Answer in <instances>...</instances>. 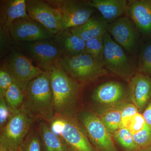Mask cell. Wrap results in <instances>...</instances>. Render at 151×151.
<instances>
[{"label":"cell","mask_w":151,"mask_h":151,"mask_svg":"<svg viewBox=\"0 0 151 151\" xmlns=\"http://www.w3.org/2000/svg\"><path fill=\"white\" fill-rule=\"evenodd\" d=\"M20 109L34 120L50 122L55 118L49 72L45 71L28 84Z\"/></svg>","instance_id":"obj_1"},{"label":"cell","mask_w":151,"mask_h":151,"mask_svg":"<svg viewBox=\"0 0 151 151\" xmlns=\"http://www.w3.org/2000/svg\"><path fill=\"white\" fill-rule=\"evenodd\" d=\"M49 72L55 116L76 117L81 84L69 76L59 65Z\"/></svg>","instance_id":"obj_2"},{"label":"cell","mask_w":151,"mask_h":151,"mask_svg":"<svg viewBox=\"0 0 151 151\" xmlns=\"http://www.w3.org/2000/svg\"><path fill=\"white\" fill-rule=\"evenodd\" d=\"M103 63L107 70L127 81L138 72L137 68L127 51L106 32L103 36Z\"/></svg>","instance_id":"obj_3"},{"label":"cell","mask_w":151,"mask_h":151,"mask_svg":"<svg viewBox=\"0 0 151 151\" xmlns=\"http://www.w3.org/2000/svg\"><path fill=\"white\" fill-rule=\"evenodd\" d=\"M59 65L71 78L84 83L108 74L103 63L86 53L73 57L63 56Z\"/></svg>","instance_id":"obj_4"},{"label":"cell","mask_w":151,"mask_h":151,"mask_svg":"<svg viewBox=\"0 0 151 151\" xmlns=\"http://www.w3.org/2000/svg\"><path fill=\"white\" fill-rule=\"evenodd\" d=\"M34 120L20 109L11 114L6 124L1 129L0 146L8 151H19Z\"/></svg>","instance_id":"obj_5"},{"label":"cell","mask_w":151,"mask_h":151,"mask_svg":"<svg viewBox=\"0 0 151 151\" xmlns=\"http://www.w3.org/2000/svg\"><path fill=\"white\" fill-rule=\"evenodd\" d=\"M19 45L26 56L47 72L59 65L60 61L63 56L58 47L51 40L20 42Z\"/></svg>","instance_id":"obj_6"},{"label":"cell","mask_w":151,"mask_h":151,"mask_svg":"<svg viewBox=\"0 0 151 151\" xmlns=\"http://www.w3.org/2000/svg\"><path fill=\"white\" fill-rule=\"evenodd\" d=\"M78 119L96 150L119 151L114 143L113 134L97 114L83 111L78 114Z\"/></svg>","instance_id":"obj_7"},{"label":"cell","mask_w":151,"mask_h":151,"mask_svg":"<svg viewBox=\"0 0 151 151\" xmlns=\"http://www.w3.org/2000/svg\"><path fill=\"white\" fill-rule=\"evenodd\" d=\"M47 1L60 11L62 17V31L83 24L95 12V9L89 5L88 1L54 0Z\"/></svg>","instance_id":"obj_8"},{"label":"cell","mask_w":151,"mask_h":151,"mask_svg":"<svg viewBox=\"0 0 151 151\" xmlns=\"http://www.w3.org/2000/svg\"><path fill=\"white\" fill-rule=\"evenodd\" d=\"M2 66L24 92L31 81L45 72L34 65L27 56L19 51L14 52L11 54Z\"/></svg>","instance_id":"obj_9"},{"label":"cell","mask_w":151,"mask_h":151,"mask_svg":"<svg viewBox=\"0 0 151 151\" xmlns=\"http://www.w3.org/2000/svg\"><path fill=\"white\" fill-rule=\"evenodd\" d=\"M29 17L55 36L62 29V17L58 9L47 1L26 0Z\"/></svg>","instance_id":"obj_10"},{"label":"cell","mask_w":151,"mask_h":151,"mask_svg":"<svg viewBox=\"0 0 151 151\" xmlns=\"http://www.w3.org/2000/svg\"><path fill=\"white\" fill-rule=\"evenodd\" d=\"M107 32L128 53L134 55L139 50V33L129 17H121L109 24Z\"/></svg>","instance_id":"obj_11"},{"label":"cell","mask_w":151,"mask_h":151,"mask_svg":"<svg viewBox=\"0 0 151 151\" xmlns=\"http://www.w3.org/2000/svg\"><path fill=\"white\" fill-rule=\"evenodd\" d=\"M9 33L14 40L22 42L53 39L55 36L37 22L30 18H20L11 24Z\"/></svg>","instance_id":"obj_12"},{"label":"cell","mask_w":151,"mask_h":151,"mask_svg":"<svg viewBox=\"0 0 151 151\" xmlns=\"http://www.w3.org/2000/svg\"><path fill=\"white\" fill-rule=\"evenodd\" d=\"M63 118L65 127L60 137L66 145L68 151H97L76 117Z\"/></svg>","instance_id":"obj_13"},{"label":"cell","mask_w":151,"mask_h":151,"mask_svg":"<svg viewBox=\"0 0 151 151\" xmlns=\"http://www.w3.org/2000/svg\"><path fill=\"white\" fill-rule=\"evenodd\" d=\"M92 97L101 108L117 105L129 98L128 86L119 81H108L94 89Z\"/></svg>","instance_id":"obj_14"},{"label":"cell","mask_w":151,"mask_h":151,"mask_svg":"<svg viewBox=\"0 0 151 151\" xmlns=\"http://www.w3.org/2000/svg\"><path fill=\"white\" fill-rule=\"evenodd\" d=\"M127 12L139 34L151 38V0L128 1Z\"/></svg>","instance_id":"obj_15"},{"label":"cell","mask_w":151,"mask_h":151,"mask_svg":"<svg viewBox=\"0 0 151 151\" xmlns=\"http://www.w3.org/2000/svg\"><path fill=\"white\" fill-rule=\"evenodd\" d=\"M129 98L142 113L151 100V77L138 72L129 82Z\"/></svg>","instance_id":"obj_16"},{"label":"cell","mask_w":151,"mask_h":151,"mask_svg":"<svg viewBox=\"0 0 151 151\" xmlns=\"http://www.w3.org/2000/svg\"><path fill=\"white\" fill-rule=\"evenodd\" d=\"M26 3L25 0L1 1L0 24L1 30L8 33L11 24L17 19L27 17Z\"/></svg>","instance_id":"obj_17"},{"label":"cell","mask_w":151,"mask_h":151,"mask_svg":"<svg viewBox=\"0 0 151 151\" xmlns=\"http://www.w3.org/2000/svg\"><path fill=\"white\" fill-rule=\"evenodd\" d=\"M53 41L63 56L73 57L85 53L86 41L67 29L55 36Z\"/></svg>","instance_id":"obj_18"},{"label":"cell","mask_w":151,"mask_h":151,"mask_svg":"<svg viewBox=\"0 0 151 151\" xmlns=\"http://www.w3.org/2000/svg\"><path fill=\"white\" fill-rule=\"evenodd\" d=\"M89 5L97 10L108 24L113 22L127 12V0H91Z\"/></svg>","instance_id":"obj_19"},{"label":"cell","mask_w":151,"mask_h":151,"mask_svg":"<svg viewBox=\"0 0 151 151\" xmlns=\"http://www.w3.org/2000/svg\"><path fill=\"white\" fill-rule=\"evenodd\" d=\"M109 24L101 17L91 16L83 24L69 29L71 32L85 41L104 35Z\"/></svg>","instance_id":"obj_20"},{"label":"cell","mask_w":151,"mask_h":151,"mask_svg":"<svg viewBox=\"0 0 151 151\" xmlns=\"http://www.w3.org/2000/svg\"><path fill=\"white\" fill-rule=\"evenodd\" d=\"M127 101L117 105L101 108L97 114L103 124L112 134L122 127V107Z\"/></svg>","instance_id":"obj_21"},{"label":"cell","mask_w":151,"mask_h":151,"mask_svg":"<svg viewBox=\"0 0 151 151\" xmlns=\"http://www.w3.org/2000/svg\"><path fill=\"white\" fill-rule=\"evenodd\" d=\"M40 134L46 151H68L66 145L59 136L54 134L45 122H41Z\"/></svg>","instance_id":"obj_22"},{"label":"cell","mask_w":151,"mask_h":151,"mask_svg":"<svg viewBox=\"0 0 151 151\" xmlns=\"http://www.w3.org/2000/svg\"><path fill=\"white\" fill-rule=\"evenodd\" d=\"M4 98L8 105L11 114L21 108L24 97V92L18 84L14 82L9 87Z\"/></svg>","instance_id":"obj_23"},{"label":"cell","mask_w":151,"mask_h":151,"mask_svg":"<svg viewBox=\"0 0 151 151\" xmlns=\"http://www.w3.org/2000/svg\"><path fill=\"white\" fill-rule=\"evenodd\" d=\"M139 51L138 72L151 77V38L142 45Z\"/></svg>","instance_id":"obj_24"},{"label":"cell","mask_w":151,"mask_h":151,"mask_svg":"<svg viewBox=\"0 0 151 151\" xmlns=\"http://www.w3.org/2000/svg\"><path fill=\"white\" fill-rule=\"evenodd\" d=\"M112 134L114 140L124 151H137L140 149L134 141L132 133L127 128L121 127Z\"/></svg>","instance_id":"obj_25"},{"label":"cell","mask_w":151,"mask_h":151,"mask_svg":"<svg viewBox=\"0 0 151 151\" xmlns=\"http://www.w3.org/2000/svg\"><path fill=\"white\" fill-rule=\"evenodd\" d=\"M103 36L92 39L86 42L85 53L103 63L104 40Z\"/></svg>","instance_id":"obj_26"},{"label":"cell","mask_w":151,"mask_h":151,"mask_svg":"<svg viewBox=\"0 0 151 151\" xmlns=\"http://www.w3.org/2000/svg\"><path fill=\"white\" fill-rule=\"evenodd\" d=\"M139 113L137 108L131 101L125 102L122 109V127L128 129L131 120L137 113Z\"/></svg>","instance_id":"obj_27"},{"label":"cell","mask_w":151,"mask_h":151,"mask_svg":"<svg viewBox=\"0 0 151 151\" xmlns=\"http://www.w3.org/2000/svg\"><path fill=\"white\" fill-rule=\"evenodd\" d=\"M19 151H41L40 139L36 132H32L27 135Z\"/></svg>","instance_id":"obj_28"},{"label":"cell","mask_w":151,"mask_h":151,"mask_svg":"<svg viewBox=\"0 0 151 151\" xmlns=\"http://www.w3.org/2000/svg\"><path fill=\"white\" fill-rule=\"evenodd\" d=\"M133 135L134 141L139 149L151 145V127L146 124L144 129Z\"/></svg>","instance_id":"obj_29"},{"label":"cell","mask_w":151,"mask_h":151,"mask_svg":"<svg viewBox=\"0 0 151 151\" xmlns=\"http://www.w3.org/2000/svg\"><path fill=\"white\" fill-rule=\"evenodd\" d=\"M14 82L11 74L2 66L0 70V97H4L9 87Z\"/></svg>","instance_id":"obj_30"},{"label":"cell","mask_w":151,"mask_h":151,"mask_svg":"<svg viewBox=\"0 0 151 151\" xmlns=\"http://www.w3.org/2000/svg\"><path fill=\"white\" fill-rule=\"evenodd\" d=\"M147 124L142 114L138 113L131 120L128 129L132 135L142 130Z\"/></svg>","instance_id":"obj_31"},{"label":"cell","mask_w":151,"mask_h":151,"mask_svg":"<svg viewBox=\"0 0 151 151\" xmlns=\"http://www.w3.org/2000/svg\"><path fill=\"white\" fill-rule=\"evenodd\" d=\"M11 115V111L4 97H0V126L3 128L8 121Z\"/></svg>","instance_id":"obj_32"},{"label":"cell","mask_w":151,"mask_h":151,"mask_svg":"<svg viewBox=\"0 0 151 151\" xmlns=\"http://www.w3.org/2000/svg\"><path fill=\"white\" fill-rule=\"evenodd\" d=\"M65 125V121L63 117H56L51 122L50 129L54 134L60 137L62 134Z\"/></svg>","instance_id":"obj_33"},{"label":"cell","mask_w":151,"mask_h":151,"mask_svg":"<svg viewBox=\"0 0 151 151\" xmlns=\"http://www.w3.org/2000/svg\"><path fill=\"white\" fill-rule=\"evenodd\" d=\"M142 114L147 124L151 127V100Z\"/></svg>","instance_id":"obj_34"},{"label":"cell","mask_w":151,"mask_h":151,"mask_svg":"<svg viewBox=\"0 0 151 151\" xmlns=\"http://www.w3.org/2000/svg\"><path fill=\"white\" fill-rule=\"evenodd\" d=\"M137 151H151V145L144 148L139 149Z\"/></svg>","instance_id":"obj_35"},{"label":"cell","mask_w":151,"mask_h":151,"mask_svg":"<svg viewBox=\"0 0 151 151\" xmlns=\"http://www.w3.org/2000/svg\"><path fill=\"white\" fill-rule=\"evenodd\" d=\"M0 151H8L6 149L4 148L3 147H1V146H0Z\"/></svg>","instance_id":"obj_36"}]
</instances>
